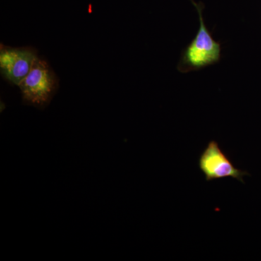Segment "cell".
<instances>
[{"instance_id":"obj_3","label":"cell","mask_w":261,"mask_h":261,"mask_svg":"<svg viewBox=\"0 0 261 261\" xmlns=\"http://www.w3.org/2000/svg\"><path fill=\"white\" fill-rule=\"evenodd\" d=\"M37 56L30 48L2 47L0 70L10 83L19 86L32 69Z\"/></svg>"},{"instance_id":"obj_2","label":"cell","mask_w":261,"mask_h":261,"mask_svg":"<svg viewBox=\"0 0 261 261\" xmlns=\"http://www.w3.org/2000/svg\"><path fill=\"white\" fill-rule=\"evenodd\" d=\"M200 171L207 181L232 178L245 183L244 177L249 176L246 171L235 167L216 141L211 140L204 149L198 160Z\"/></svg>"},{"instance_id":"obj_4","label":"cell","mask_w":261,"mask_h":261,"mask_svg":"<svg viewBox=\"0 0 261 261\" xmlns=\"http://www.w3.org/2000/svg\"><path fill=\"white\" fill-rule=\"evenodd\" d=\"M221 46L213 39L200 15L198 33L184 56L185 65L193 69L213 64L220 59Z\"/></svg>"},{"instance_id":"obj_1","label":"cell","mask_w":261,"mask_h":261,"mask_svg":"<svg viewBox=\"0 0 261 261\" xmlns=\"http://www.w3.org/2000/svg\"><path fill=\"white\" fill-rule=\"evenodd\" d=\"M56 84V75L53 70L45 61L37 57L32 69L18 87L25 102L37 107H43L50 101Z\"/></svg>"}]
</instances>
